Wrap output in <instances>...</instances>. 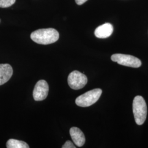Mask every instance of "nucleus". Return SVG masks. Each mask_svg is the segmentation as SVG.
Returning a JSON list of instances; mask_svg holds the SVG:
<instances>
[{"label":"nucleus","mask_w":148,"mask_h":148,"mask_svg":"<svg viewBox=\"0 0 148 148\" xmlns=\"http://www.w3.org/2000/svg\"><path fill=\"white\" fill-rule=\"evenodd\" d=\"M13 69L8 64H0V86L3 85L11 79Z\"/></svg>","instance_id":"nucleus-9"},{"label":"nucleus","mask_w":148,"mask_h":148,"mask_svg":"<svg viewBox=\"0 0 148 148\" xmlns=\"http://www.w3.org/2000/svg\"><path fill=\"white\" fill-rule=\"evenodd\" d=\"M30 37L33 41L38 44L49 45L57 41L59 34L53 28L41 29L32 32Z\"/></svg>","instance_id":"nucleus-1"},{"label":"nucleus","mask_w":148,"mask_h":148,"mask_svg":"<svg viewBox=\"0 0 148 148\" xmlns=\"http://www.w3.org/2000/svg\"><path fill=\"white\" fill-rule=\"evenodd\" d=\"M102 90L95 88L79 96L75 101L76 104L81 107H88L95 103L99 99Z\"/></svg>","instance_id":"nucleus-3"},{"label":"nucleus","mask_w":148,"mask_h":148,"mask_svg":"<svg viewBox=\"0 0 148 148\" xmlns=\"http://www.w3.org/2000/svg\"><path fill=\"white\" fill-rule=\"evenodd\" d=\"M49 86L48 83L43 79L37 82L33 91V97L35 101H41L45 99L48 94Z\"/></svg>","instance_id":"nucleus-6"},{"label":"nucleus","mask_w":148,"mask_h":148,"mask_svg":"<svg viewBox=\"0 0 148 148\" xmlns=\"http://www.w3.org/2000/svg\"><path fill=\"white\" fill-rule=\"evenodd\" d=\"M6 147L7 148H29V146L24 141L11 139L6 143Z\"/></svg>","instance_id":"nucleus-10"},{"label":"nucleus","mask_w":148,"mask_h":148,"mask_svg":"<svg viewBox=\"0 0 148 148\" xmlns=\"http://www.w3.org/2000/svg\"><path fill=\"white\" fill-rule=\"evenodd\" d=\"M70 134L75 145L79 147L85 144L86 139L84 133L79 128L73 127L70 130Z\"/></svg>","instance_id":"nucleus-7"},{"label":"nucleus","mask_w":148,"mask_h":148,"mask_svg":"<svg viewBox=\"0 0 148 148\" xmlns=\"http://www.w3.org/2000/svg\"><path fill=\"white\" fill-rule=\"evenodd\" d=\"M16 0H0V7L1 8H7L13 5Z\"/></svg>","instance_id":"nucleus-11"},{"label":"nucleus","mask_w":148,"mask_h":148,"mask_svg":"<svg viewBox=\"0 0 148 148\" xmlns=\"http://www.w3.org/2000/svg\"><path fill=\"white\" fill-rule=\"evenodd\" d=\"M63 148H75L76 147L74 145V144L72 143L71 141L68 140L62 146Z\"/></svg>","instance_id":"nucleus-12"},{"label":"nucleus","mask_w":148,"mask_h":148,"mask_svg":"<svg viewBox=\"0 0 148 148\" xmlns=\"http://www.w3.org/2000/svg\"><path fill=\"white\" fill-rule=\"evenodd\" d=\"M68 85L73 90H79L84 87L87 83V76L79 71L75 70L69 74L68 77Z\"/></svg>","instance_id":"nucleus-5"},{"label":"nucleus","mask_w":148,"mask_h":148,"mask_svg":"<svg viewBox=\"0 0 148 148\" xmlns=\"http://www.w3.org/2000/svg\"><path fill=\"white\" fill-rule=\"evenodd\" d=\"M112 61L123 66L137 68L141 66L142 62L139 59L133 56L123 54H114L111 57Z\"/></svg>","instance_id":"nucleus-4"},{"label":"nucleus","mask_w":148,"mask_h":148,"mask_svg":"<svg viewBox=\"0 0 148 148\" xmlns=\"http://www.w3.org/2000/svg\"><path fill=\"white\" fill-rule=\"evenodd\" d=\"M87 1V0H75V2L78 5H81L85 3Z\"/></svg>","instance_id":"nucleus-13"},{"label":"nucleus","mask_w":148,"mask_h":148,"mask_svg":"<svg viewBox=\"0 0 148 148\" xmlns=\"http://www.w3.org/2000/svg\"><path fill=\"white\" fill-rule=\"evenodd\" d=\"M133 112L135 121L142 125L145 121L147 115V106L144 99L140 95L136 96L133 101Z\"/></svg>","instance_id":"nucleus-2"},{"label":"nucleus","mask_w":148,"mask_h":148,"mask_svg":"<svg viewBox=\"0 0 148 148\" xmlns=\"http://www.w3.org/2000/svg\"><path fill=\"white\" fill-rule=\"evenodd\" d=\"M114 31L113 26L110 23H105L98 27L95 30V36L99 38H106L111 35Z\"/></svg>","instance_id":"nucleus-8"}]
</instances>
